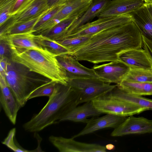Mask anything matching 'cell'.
<instances>
[{"instance_id": "cell-1", "label": "cell", "mask_w": 152, "mask_h": 152, "mask_svg": "<svg viewBox=\"0 0 152 152\" xmlns=\"http://www.w3.org/2000/svg\"><path fill=\"white\" fill-rule=\"evenodd\" d=\"M142 47V35L132 21L94 34L71 55L78 61L97 64L119 60L121 53Z\"/></svg>"}, {"instance_id": "cell-2", "label": "cell", "mask_w": 152, "mask_h": 152, "mask_svg": "<svg viewBox=\"0 0 152 152\" xmlns=\"http://www.w3.org/2000/svg\"><path fill=\"white\" fill-rule=\"evenodd\" d=\"M77 98L71 87L56 83L52 95L37 114L23 126L27 132H39L58 123L64 116L77 107Z\"/></svg>"}, {"instance_id": "cell-3", "label": "cell", "mask_w": 152, "mask_h": 152, "mask_svg": "<svg viewBox=\"0 0 152 152\" xmlns=\"http://www.w3.org/2000/svg\"><path fill=\"white\" fill-rule=\"evenodd\" d=\"M10 50L12 62L22 65L30 71L38 74L57 83L68 85L66 71L58 62L57 56L47 48Z\"/></svg>"}, {"instance_id": "cell-4", "label": "cell", "mask_w": 152, "mask_h": 152, "mask_svg": "<svg viewBox=\"0 0 152 152\" xmlns=\"http://www.w3.org/2000/svg\"><path fill=\"white\" fill-rule=\"evenodd\" d=\"M21 65L9 60L5 77L8 86L22 107L34 90L50 80L33 77Z\"/></svg>"}, {"instance_id": "cell-5", "label": "cell", "mask_w": 152, "mask_h": 152, "mask_svg": "<svg viewBox=\"0 0 152 152\" xmlns=\"http://www.w3.org/2000/svg\"><path fill=\"white\" fill-rule=\"evenodd\" d=\"M68 85L77 96L78 105L104 96L116 86L105 83L99 78H88L68 79Z\"/></svg>"}, {"instance_id": "cell-6", "label": "cell", "mask_w": 152, "mask_h": 152, "mask_svg": "<svg viewBox=\"0 0 152 152\" xmlns=\"http://www.w3.org/2000/svg\"><path fill=\"white\" fill-rule=\"evenodd\" d=\"M92 101L96 108L103 114L127 117L148 110L147 108L112 97L107 94Z\"/></svg>"}, {"instance_id": "cell-7", "label": "cell", "mask_w": 152, "mask_h": 152, "mask_svg": "<svg viewBox=\"0 0 152 152\" xmlns=\"http://www.w3.org/2000/svg\"><path fill=\"white\" fill-rule=\"evenodd\" d=\"M132 21H133V19L130 13L117 16L99 18L94 21L81 26L64 39L80 36L91 37L102 31L121 26Z\"/></svg>"}, {"instance_id": "cell-8", "label": "cell", "mask_w": 152, "mask_h": 152, "mask_svg": "<svg viewBox=\"0 0 152 152\" xmlns=\"http://www.w3.org/2000/svg\"><path fill=\"white\" fill-rule=\"evenodd\" d=\"M93 0H69L48 23L37 32L39 34L49 29L61 21L76 15H82L92 3Z\"/></svg>"}, {"instance_id": "cell-9", "label": "cell", "mask_w": 152, "mask_h": 152, "mask_svg": "<svg viewBox=\"0 0 152 152\" xmlns=\"http://www.w3.org/2000/svg\"><path fill=\"white\" fill-rule=\"evenodd\" d=\"M92 68L101 81L106 83L116 85L124 79L130 69L129 66L119 60L94 65Z\"/></svg>"}, {"instance_id": "cell-10", "label": "cell", "mask_w": 152, "mask_h": 152, "mask_svg": "<svg viewBox=\"0 0 152 152\" xmlns=\"http://www.w3.org/2000/svg\"><path fill=\"white\" fill-rule=\"evenodd\" d=\"M152 133V120L144 117L129 116L114 128L111 135L120 137L132 134Z\"/></svg>"}, {"instance_id": "cell-11", "label": "cell", "mask_w": 152, "mask_h": 152, "mask_svg": "<svg viewBox=\"0 0 152 152\" xmlns=\"http://www.w3.org/2000/svg\"><path fill=\"white\" fill-rule=\"evenodd\" d=\"M49 140L60 152H105L106 147L76 141L74 138L50 136Z\"/></svg>"}, {"instance_id": "cell-12", "label": "cell", "mask_w": 152, "mask_h": 152, "mask_svg": "<svg viewBox=\"0 0 152 152\" xmlns=\"http://www.w3.org/2000/svg\"><path fill=\"white\" fill-rule=\"evenodd\" d=\"M56 58L66 71L68 79L86 78H99L92 68H88L83 65L72 55L61 54L57 56Z\"/></svg>"}, {"instance_id": "cell-13", "label": "cell", "mask_w": 152, "mask_h": 152, "mask_svg": "<svg viewBox=\"0 0 152 152\" xmlns=\"http://www.w3.org/2000/svg\"><path fill=\"white\" fill-rule=\"evenodd\" d=\"M0 86L1 105L10 121L15 124L18 112L21 107L8 86L5 77L1 75Z\"/></svg>"}, {"instance_id": "cell-14", "label": "cell", "mask_w": 152, "mask_h": 152, "mask_svg": "<svg viewBox=\"0 0 152 152\" xmlns=\"http://www.w3.org/2000/svg\"><path fill=\"white\" fill-rule=\"evenodd\" d=\"M101 117L94 116L89 119L86 126L78 134L72 138H75L92 133L104 128H116L127 118V117L111 114H106Z\"/></svg>"}, {"instance_id": "cell-15", "label": "cell", "mask_w": 152, "mask_h": 152, "mask_svg": "<svg viewBox=\"0 0 152 152\" xmlns=\"http://www.w3.org/2000/svg\"><path fill=\"white\" fill-rule=\"evenodd\" d=\"M144 1L143 0H110L97 17L99 18L129 14L140 7Z\"/></svg>"}, {"instance_id": "cell-16", "label": "cell", "mask_w": 152, "mask_h": 152, "mask_svg": "<svg viewBox=\"0 0 152 152\" xmlns=\"http://www.w3.org/2000/svg\"><path fill=\"white\" fill-rule=\"evenodd\" d=\"M130 14L142 35L152 41V3H144Z\"/></svg>"}, {"instance_id": "cell-17", "label": "cell", "mask_w": 152, "mask_h": 152, "mask_svg": "<svg viewBox=\"0 0 152 152\" xmlns=\"http://www.w3.org/2000/svg\"><path fill=\"white\" fill-rule=\"evenodd\" d=\"M118 59L130 69H152V64L145 50L142 48L124 51L119 54Z\"/></svg>"}, {"instance_id": "cell-18", "label": "cell", "mask_w": 152, "mask_h": 152, "mask_svg": "<svg viewBox=\"0 0 152 152\" xmlns=\"http://www.w3.org/2000/svg\"><path fill=\"white\" fill-rule=\"evenodd\" d=\"M35 34L32 31L7 35L0 38L8 44L10 49H43L35 42Z\"/></svg>"}, {"instance_id": "cell-19", "label": "cell", "mask_w": 152, "mask_h": 152, "mask_svg": "<svg viewBox=\"0 0 152 152\" xmlns=\"http://www.w3.org/2000/svg\"><path fill=\"white\" fill-rule=\"evenodd\" d=\"M103 113L95 107L92 101L85 102L82 105L75 107L62 117L58 121H70L87 123L91 116H96Z\"/></svg>"}, {"instance_id": "cell-20", "label": "cell", "mask_w": 152, "mask_h": 152, "mask_svg": "<svg viewBox=\"0 0 152 152\" xmlns=\"http://www.w3.org/2000/svg\"><path fill=\"white\" fill-rule=\"evenodd\" d=\"M110 1L94 0L86 10L71 25L64 39L75 30L90 22L94 18L97 16L102 12Z\"/></svg>"}, {"instance_id": "cell-21", "label": "cell", "mask_w": 152, "mask_h": 152, "mask_svg": "<svg viewBox=\"0 0 152 152\" xmlns=\"http://www.w3.org/2000/svg\"><path fill=\"white\" fill-rule=\"evenodd\" d=\"M114 98L152 110V99L128 93L116 86L107 94Z\"/></svg>"}, {"instance_id": "cell-22", "label": "cell", "mask_w": 152, "mask_h": 152, "mask_svg": "<svg viewBox=\"0 0 152 152\" xmlns=\"http://www.w3.org/2000/svg\"><path fill=\"white\" fill-rule=\"evenodd\" d=\"M48 0H34L20 14L13 15L14 23L25 21L37 17L49 10Z\"/></svg>"}, {"instance_id": "cell-23", "label": "cell", "mask_w": 152, "mask_h": 152, "mask_svg": "<svg viewBox=\"0 0 152 152\" xmlns=\"http://www.w3.org/2000/svg\"><path fill=\"white\" fill-rule=\"evenodd\" d=\"M81 15H76L64 19L50 28L39 34L55 41L61 40L66 36L71 25Z\"/></svg>"}, {"instance_id": "cell-24", "label": "cell", "mask_w": 152, "mask_h": 152, "mask_svg": "<svg viewBox=\"0 0 152 152\" xmlns=\"http://www.w3.org/2000/svg\"><path fill=\"white\" fill-rule=\"evenodd\" d=\"M117 86L123 90L139 96L152 95V83L137 82L123 80Z\"/></svg>"}, {"instance_id": "cell-25", "label": "cell", "mask_w": 152, "mask_h": 152, "mask_svg": "<svg viewBox=\"0 0 152 152\" xmlns=\"http://www.w3.org/2000/svg\"><path fill=\"white\" fill-rule=\"evenodd\" d=\"M35 42L40 47L46 48L57 56L63 54L71 55V53L66 48L41 34H35Z\"/></svg>"}, {"instance_id": "cell-26", "label": "cell", "mask_w": 152, "mask_h": 152, "mask_svg": "<svg viewBox=\"0 0 152 152\" xmlns=\"http://www.w3.org/2000/svg\"><path fill=\"white\" fill-rule=\"evenodd\" d=\"M49 10L41 15L31 19L14 23L5 33L0 36V38L7 35L21 33L32 31L34 26L38 20Z\"/></svg>"}, {"instance_id": "cell-27", "label": "cell", "mask_w": 152, "mask_h": 152, "mask_svg": "<svg viewBox=\"0 0 152 152\" xmlns=\"http://www.w3.org/2000/svg\"><path fill=\"white\" fill-rule=\"evenodd\" d=\"M124 80L134 82L152 83V69H130Z\"/></svg>"}, {"instance_id": "cell-28", "label": "cell", "mask_w": 152, "mask_h": 152, "mask_svg": "<svg viewBox=\"0 0 152 152\" xmlns=\"http://www.w3.org/2000/svg\"><path fill=\"white\" fill-rule=\"evenodd\" d=\"M91 37L88 36L77 37L56 41L66 48L72 53L74 51L87 42Z\"/></svg>"}, {"instance_id": "cell-29", "label": "cell", "mask_w": 152, "mask_h": 152, "mask_svg": "<svg viewBox=\"0 0 152 152\" xmlns=\"http://www.w3.org/2000/svg\"><path fill=\"white\" fill-rule=\"evenodd\" d=\"M57 83L50 80L40 86L30 94L28 100L41 96H48L49 97L53 94Z\"/></svg>"}, {"instance_id": "cell-30", "label": "cell", "mask_w": 152, "mask_h": 152, "mask_svg": "<svg viewBox=\"0 0 152 152\" xmlns=\"http://www.w3.org/2000/svg\"><path fill=\"white\" fill-rule=\"evenodd\" d=\"M17 0H0V25L11 16Z\"/></svg>"}, {"instance_id": "cell-31", "label": "cell", "mask_w": 152, "mask_h": 152, "mask_svg": "<svg viewBox=\"0 0 152 152\" xmlns=\"http://www.w3.org/2000/svg\"><path fill=\"white\" fill-rule=\"evenodd\" d=\"M16 129L13 128L9 132L7 136L2 143L15 152H27L32 151L23 148L17 142L15 139Z\"/></svg>"}, {"instance_id": "cell-32", "label": "cell", "mask_w": 152, "mask_h": 152, "mask_svg": "<svg viewBox=\"0 0 152 152\" xmlns=\"http://www.w3.org/2000/svg\"><path fill=\"white\" fill-rule=\"evenodd\" d=\"M63 5L57 6L50 9L44 14L38 20L32 29L33 33L35 34L41 28L50 21L61 8Z\"/></svg>"}, {"instance_id": "cell-33", "label": "cell", "mask_w": 152, "mask_h": 152, "mask_svg": "<svg viewBox=\"0 0 152 152\" xmlns=\"http://www.w3.org/2000/svg\"><path fill=\"white\" fill-rule=\"evenodd\" d=\"M34 0H17L12 15H18L26 10Z\"/></svg>"}, {"instance_id": "cell-34", "label": "cell", "mask_w": 152, "mask_h": 152, "mask_svg": "<svg viewBox=\"0 0 152 152\" xmlns=\"http://www.w3.org/2000/svg\"><path fill=\"white\" fill-rule=\"evenodd\" d=\"M142 47L152 64V41L142 35Z\"/></svg>"}, {"instance_id": "cell-35", "label": "cell", "mask_w": 152, "mask_h": 152, "mask_svg": "<svg viewBox=\"0 0 152 152\" xmlns=\"http://www.w3.org/2000/svg\"><path fill=\"white\" fill-rule=\"evenodd\" d=\"M10 53V50L8 44L4 40H0V58L4 57H7L6 56Z\"/></svg>"}, {"instance_id": "cell-36", "label": "cell", "mask_w": 152, "mask_h": 152, "mask_svg": "<svg viewBox=\"0 0 152 152\" xmlns=\"http://www.w3.org/2000/svg\"><path fill=\"white\" fill-rule=\"evenodd\" d=\"M9 60L7 57L0 58V75L5 77L7 71V65Z\"/></svg>"}, {"instance_id": "cell-37", "label": "cell", "mask_w": 152, "mask_h": 152, "mask_svg": "<svg viewBox=\"0 0 152 152\" xmlns=\"http://www.w3.org/2000/svg\"><path fill=\"white\" fill-rule=\"evenodd\" d=\"M49 9L64 4L69 0H48Z\"/></svg>"}, {"instance_id": "cell-38", "label": "cell", "mask_w": 152, "mask_h": 152, "mask_svg": "<svg viewBox=\"0 0 152 152\" xmlns=\"http://www.w3.org/2000/svg\"><path fill=\"white\" fill-rule=\"evenodd\" d=\"M145 3H152V0H143Z\"/></svg>"}, {"instance_id": "cell-39", "label": "cell", "mask_w": 152, "mask_h": 152, "mask_svg": "<svg viewBox=\"0 0 152 152\" xmlns=\"http://www.w3.org/2000/svg\"></svg>"}, {"instance_id": "cell-40", "label": "cell", "mask_w": 152, "mask_h": 152, "mask_svg": "<svg viewBox=\"0 0 152 152\" xmlns=\"http://www.w3.org/2000/svg\"></svg>"}]
</instances>
